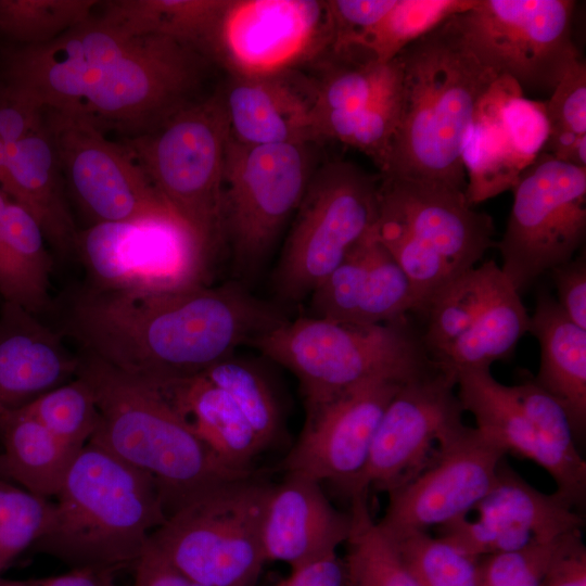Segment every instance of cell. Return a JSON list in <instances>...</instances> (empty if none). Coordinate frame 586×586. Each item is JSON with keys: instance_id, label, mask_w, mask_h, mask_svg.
Masks as SVG:
<instances>
[{"instance_id": "cell-1", "label": "cell", "mask_w": 586, "mask_h": 586, "mask_svg": "<svg viewBox=\"0 0 586 586\" xmlns=\"http://www.w3.org/2000/svg\"><path fill=\"white\" fill-rule=\"evenodd\" d=\"M283 319L232 283L162 294L85 283L69 295L58 331L79 353L162 387L204 372Z\"/></svg>"}, {"instance_id": "cell-2", "label": "cell", "mask_w": 586, "mask_h": 586, "mask_svg": "<svg viewBox=\"0 0 586 586\" xmlns=\"http://www.w3.org/2000/svg\"><path fill=\"white\" fill-rule=\"evenodd\" d=\"M397 59L399 119L380 176L466 191L462 141L480 99L498 76L470 51L451 17L406 47Z\"/></svg>"}, {"instance_id": "cell-3", "label": "cell", "mask_w": 586, "mask_h": 586, "mask_svg": "<svg viewBox=\"0 0 586 586\" xmlns=\"http://www.w3.org/2000/svg\"><path fill=\"white\" fill-rule=\"evenodd\" d=\"M30 549L69 570L135 566L167 515L154 479L89 441L69 466Z\"/></svg>"}, {"instance_id": "cell-4", "label": "cell", "mask_w": 586, "mask_h": 586, "mask_svg": "<svg viewBox=\"0 0 586 586\" xmlns=\"http://www.w3.org/2000/svg\"><path fill=\"white\" fill-rule=\"evenodd\" d=\"M78 356L76 377L99 411L90 441L149 473L166 515L224 483L253 475L227 468L157 388L95 357Z\"/></svg>"}, {"instance_id": "cell-5", "label": "cell", "mask_w": 586, "mask_h": 586, "mask_svg": "<svg viewBox=\"0 0 586 586\" xmlns=\"http://www.w3.org/2000/svg\"><path fill=\"white\" fill-rule=\"evenodd\" d=\"M372 231L408 277L418 314L496 246L492 217L475 211L464 191L397 177L380 176Z\"/></svg>"}, {"instance_id": "cell-6", "label": "cell", "mask_w": 586, "mask_h": 586, "mask_svg": "<svg viewBox=\"0 0 586 586\" xmlns=\"http://www.w3.org/2000/svg\"><path fill=\"white\" fill-rule=\"evenodd\" d=\"M251 345L297 378L305 408L371 379L407 381L434 368L406 318L380 324L283 319Z\"/></svg>"}, {"instance_id": "cell-7", "label": "cell", "mask_w": 586, "mask_h": 586, "mask_svg": "<svg viewBox=\"0 0 586 586\" xmlns=\"http://www.w3.org/2000/svg\"><path fill=\"white\" fill-rule=\"evenodd\" d=\"M228 139L217 91L184 106L153 131L120 141L213 259L224 246L221 209Z\"/></svg>"}, {"instance_id": "cell-8", "label": "cell", "mask_w": 586, "mask_h": 586, "mask_svg": "<svg viewBox=\"0 0 586 586\" xmlns=\"http://www.w3.org/2000/svg\"><path fill=\"white\" fill-rule=\"evenodd\" d=\"M269 486L253 475L224 483L167 515L150 542L203 586H254L267 562L260 527Z\"/></svg>"}, {"instance_id": "cell-9", "label": "cell", "mask_w": 586, "mask_h": 586, "mask_svg": "<svg viewBox=\"0 0 586 586\" xmlns=\"http://www.w3.org/2000/svg\"><path fill=\"white\" fill-rule=\"evenodd\" d=\"M379 182L380 176L347 161L314 170L273 275L283 302L309 296L372 229Z\"/></svg>"}, {"instance_id": "cell-10", "label": "cell", "mask_w": 586, "mask_h": 586, "mask_svg": "<svg viewBox=\"0 0 586 586\" xmlns=\"http://www.w3.org/2000/svg\"><path fill=\"white\" fill-rule=\"evenodd\" d=\"M207 60L193 47L170 38L135 37L67 111L122 139L145 135L195 101Z\"/></svg>"}, {"instance_id": "cell-11", "label": "cell", "mask_w": 586, "mask_h": 586, "mask_svg": "<svg viewBox=\"0 0 586 586\" xmlns=\"http://www.w3.org/2000/svg\"><path fill=\"white\" fill-rule=\"evenodd\" d=\"M87 284L141 293H171L207 285L213 258L174 211L79 230L76 255Z\"/></svg>"}, {"instance_id": "cell-12", "label": "cell", "mask_w": 586, "mask_h": 586, "mask_svg": "<svg viewBox=\"0 0 586 586\" xmlns=\"http://www.w3.org/2000/svg\"><path fill=\"white\" fill-rule=\"evenodd\" d=\"M420 314L422 347L438 370L456 379L511 355L528 332L521 293L493 259L464 271L428 301Z\"/></svg>"}, {"instance_id": "cell-13", "label": "cell", "mask_w": 586, "mask_h": 586, "mask_svg": "<svg viewBox=\"0 0 586 586\" xmlns=\"http://www.w3.org/2000/svg\"><path fill=\"white\" fill-rule=\"evenodd\" d=\"M575 1L476 0L451 17L474 56L524 89L552 92L581 58L572 38Z\"/></svg>"}, {"instance_id": "cell-14", "label": "cell", "mask_w": 586, "mask_h": 586, "mask_svg": "<svg viewBox=\"0 0 586 586\" xmlns=\"http://www.w3.org/2000/svg\"><path fill=\"white\" fill-rule=\"evenodd\" d=\"M309 144L249 146L228 139L222 238L239 271L260 265L296 212L314 173Z\"/></svg>"}, {"instance_id": "cell-15", "label": "cell", "mask_w": 586, "mask_h": 586, "mask_svg": "<svg viewBox=\"0 0 586 586\" xmlns=\"http://www.w3.org/2000/svg\"><path fill=\"white\" fill-rule=\"evenodd\" d=\"M505 233L496 242L504 273L521 293L573 258L586 233V168L542 152L512 189Z\"/></svg>"}, {"instance_id": "cell-16", "label": "cell", "mask_w": 586, "mask_h": 586, "mask_svg": "<svg viewBox=\"0 0 586 586\" xmlns=\"http://www.w3.org/2000/svg\"><path fill=\"white\" fill-rule=\"evenodd\" d=\"M455 388L456 379L435 367L400 385L377 428L355 496L370 488L388 493L436 461L467 428Z\"/></svg>"}, {"instance_id": "cell-17", "label": "cell", "mask_w": 586, "mask_h": 586, "mask_svg": "<svg viewBox=\"0 0 586 586\" xmlns=\"http://www.w3.org/2000/svg\"><path fill=\"white\" fill-rule=\"evenodd\" d=\"M44 119L66 189L90 225L173 209L129 150L122 142L109 140L87 117L46 109Z\"/></svg>"}, {"instance_id": "cell-18", "label": "cell", "mask_w": 586, "mask_h": 586, "mask_svg": "<svg viewBox=\"0 0 586 586\" xmlns=\"http://www.w3.org/2000/svg\"><path fill=\"white\" fill-rule=\"evenodd\" d=\"M548 136L545 101L530 100L512 78L497 77L480 99L462 141L469 204L512 190Z\"/></svg>"}, {"instance_id": "cell-19", "label": "cell", "mask_w": 586, "mask_h": 586, "mask_svg": "<svg viewBox=\"0 0 586 586\" xmlns=\"http://www.w3.org/2000/svg\"><path fill=\"white\" fill-rule=\"evenodd\" d=\"M404 382L371 379L306 408L302 433L282 461L285 474L329 482L352 499L380 420Z\"/></svg>"}, {"instance_id": "cell-20", "label": "cell", "mask_w": 586, "mask_h": 586, "mask_svg": "<svg viewBox=\"0 0 586 586\" xmlns=\"http://www.w3.org/2000/svg\"><path fill=\"white\" fill-rule=\"evenodd\" d=\"M319 42L330 48L326 1L228 0L209 58L232 76H258L288 71Z\"/></svg>"}, {"instance_id": "cell-21", "label": "cell", "mask_w": 586, "mask_h": 586, "mask_svg": "<svg viewBox=\"0 0 586 586\" xmlns=\"http://www.w3.org/2000/svg\"><path fill=\"white\" fill-rule=\"evenodd\" d=\"M505 455L467 425L433 464L387 493L379 527L386 534L428 531L469 514L494 486Z\"/></svg>"}, {"instance_id": "cell-22", "label": "cell", "mask_w": 586, "mask_h": 586, "mask_svg": "<svg viewBox=\"0 0 586 586\" xmlns=\"http://www.w3.org/2000/svg\"><path fill=\"white\" fill-rule=\"evenodd\" d=\"M471 511L476 518L464 515L437 528L438 536L475 557L549 543L584 526L570 501L538 491L504 459L494 486Z\"/></svg>"}, {"instance_id": "cell-23", "label": "cell", "mask_w": 586, "mask_h": 586, "mask_svg": "<svg viewBox=\"0 0 586 586\" xmlns=\"http://www.w3.org/2000/svg\"><path fill=\"white\" fill-rule=\"evenodd\" d=\"M311 317L355 324H380L417 310L411 283L372 229L316 286Z\"/></svg>"}, {"instance_id": "cell-24", "label": "cell", "mask_w": 586, "mask_h": 586, "mask_svg": "<svg viewBox=\"0 0 586 586\" xmlns=\"http://www.w3.org/2000/svg\"><path fill=\"white\" fill-rule=\"evenodd\" d=\"M321 483L295 474L270 485L260 538L266 561H282L292 570L336 553L351 533V512L335 509Z\"/></svg>"}, {"instance_id": "cell-25", "label": "cell", "mask_w": 586, "mask_h": 586, "mask_svg": "<svg viewBox=\"0 0 586 586\" xmlns=\"http://www.w3.org/2000/svg\"><path fill=\"white\" fill-rule=\"evenodd\" d=\"M78 353L24 308H0V421L76 377Z\"/></svg>"}, {"instance_id": "cell-26", "label": "cell", "mask_w": 586, "mask_h": 586, "mask_svg": "<svg viewBox=\"0 0 586 586\" xmlns=\"http://www.w3.org/2000/svg\"><path fill=\"white\" fill-rule=\"evenodd\" d=\"M286 72L231 76L219 91L229 139L249 146L314 141L315 93Z\"/></svg>"}, {"instance_id": "cell-27", "label": "cell", "mask_w": 586, "mask_h": 586, "mask_svg": "<svg viewBox=\"0 0 586 586\" xmlns=\"http://www.w3.org/2000/svg\"><path fill=\"white\" fill-rule=\"evenodd\" d=\"M0 188L37 221L55 252L75 257L79 230L46 119L41 128L5 146Z\"/></svg>"}, {"instance_id": "cell-28", "label": "cell", "mask_w": 586, "mask_h": 586, "mask_svg": "<svg viewBox=\"0 0 586 586\" xmlns=\"http://www.w3.org/2000/svg\"><path fill=\"white\" fill-rule=\"evenodd\" d=\"M528 332L540 347L533 381L562 406L575 438L582 437L586 426V329L574 323L557 300L542 291Z\"/></svg>"}, {"instance_id": "cell-29", "label": "cell", "mask_w": 586, "mask_h": 586, "mask_svg": "<svg viewBox=\"0 0 586 586\" xmlns=\"http://www.w3.org/2000/svg\"><path fill=\"white\" fill-rule=\"evenodd\" d=\"M157 388L230 470L251 472L264 450L231 397L200 373Z\"/></svg>"}, {"instance_id": "cell-30", "label": "cell", "mask_w": 586, "mask_h": 586, "mask_svg": "<svg viewBox=\"0 0 586 586\" xmlns=\"http://www.w3.org/2000/svg\"><path fill=\"white\" fill-rule=\"evenodd\" d=\"M228 0L100 1L98 17L131 36L166 37L209 58L213 39Z\"/></svg>"}, {"instance_id": "cell-31", "label": "cell", "mask_w": 586, "mask_h": 586, "mask_svg": "<svg viewBox=\"0 0 586 586\" xmlns=\"http://www.w3.org/2000/svg\"><path fill=\"white\" fill-rule=\"evenodd\" d=\"M46 242L37 221L10 200L0 242V296L36 316L52 305L53 260Z\"/></svg>"}, {"instance_id": "cell-32", "label": "cell", "mask_w": 586, "mask_h": 586, "mask_svg": "<svg viewBox=\"0 0 586 586\" xmlns=\"http://www.w3.org/2000/svg\"><path fill=\"white\" fill-rule=\"evenodd\" d=\"M0 477L49 499L78 455L35 418L16 411L0 421Z\"/></svg>"}, {"instance_id": "cell-33", "label": "cell", "mask_w": 586, "mask_h": 586, "mask_svg": "<svg viewBox=\"0 0 586 586\" xmlns=\"http://www.w3.org/2000/svg\"><path fill=\"white\" fill-rule=\"evenodd\" d=\"M463 411L475 419V429L506 454L537 462L535 424L512 385L498 382L489 368L467 369L456 377Z\"/></svg>"}, {"instance_id": "cell-34", "label": "cell", "mask_w": 586, "mask_h": 586, "mask_svg": "<svg viewBox=\"0 0 586 586\" xmlns=\"http://www.w3.org/2000/svg\"><path fill=\"white\" fill-rule=\"evenodd\" d=\"M512 386L535 424L536 463L552 477L557 494L575 508L581 507L586 497V462L578 453L564 409L534 381Z\"/></svg>"}, {"instance_id": "cell-35", "label": "cell", "mask_w": 586, "mask_h": 586, "mask_svg": "<svg viewBox=\"0 0 586 586\" xmlns=\"http://www.w3.org/2000/svg\"><path fill=\"white\" fill-rule=\"evenodd\" d=\"M352 526L343 559L345 586H420L391 538L373 520L367 494L351 499Z\"/></svg>"}, {"instance_id": "cell-36", "label": "cell", "mask_w": 586, "mask_h": 586, "mask_svg": "<svg viewBox=\"0 0 586 586\" xmlns=\"http://www.w3.org/2000/svg\"><path fill=\"white\" fill-rule=\"evenodd\" d=\"M400 92L402 79L387 94L364 107L313 114V140H336L355 148L369 156L382 174L398 125Z\"/></svg>"}, {"instance_id": "cell-37", "label": "cell", "mask_w": 586, "mask_h": 586, "mask_svg": "<svg viewBox=\"0 0 586 586\" xmlns=\"http://www.w3.org/2000/svg\"><path fill=\"white\" fill-rule=\"evenodd\" d=\"M475 3L476 0H396L378 23L351 39L345 52L357 48L380 63H388L406 47Z\"/></svg>"}, {"instance_id": "cell-38", "label": "cell", "mask_w": 586, "mask_h": 586, "mask_svg": "<svg viewBox=\"0 0 586 586\" xmlns=\"http://www.w3.org/2000/svg\"><path fill=\"white\" fill-rule=\"evenodd\" d=\"M356 49L337 56L334 66L315 89L313 114L364 107L392 91L402 79L397 56L388 63L371 54L355 58Z\"/></svg>"}, {"instance_id": "cell-39", "label": "cell", "mask_w": 586, "mask_h": 586, "mask_svg": "<svg viewBox=\"0 0 586 586\" xmlns=\"http://www.w3.org/2000/svg\"><path fill=\"white\" fill-rule=\"evenodd\" d=\"M234 402L264 450L283 434L279 402L265 374L250 361L233 355L202 372Z\"/></svg>"}, {"instance_id": "cell-40", "label": "cell", "mask_w": 586, "mask_h": 586, "mask_svg": "<svg viewBox=\"0 0 586 586\" xmlns=\"http://www.w3.org/2000/svg\"><path fill=\"white\" fill-rule=\"evenodd\" d=\"M386 535L420 586H480L481 557L469 555L428 531Z\"/></svg>"}, {"instance_id": "cell-41", "label": "cell", "mask_w": 586, "mask_h": 586, "mask_svg": "<svg viewBox=\"0 0 586 586\" xmlns=\"http://www.w3.org/2000/svg\"><path fill=\"white\" fill-rule=\"evenodd\" d=\"M98 0H0V36L13 46H40L88 20Z\"/></svg>"}, {"instance_id": "cell-42", "label": "cell", "mask_w": 586, "mask_h": 586, "mask_svg": "<svg viewBox=\"0 0 586 586\" xmlns=\"http://www.w3.org/2000/svg\"><path fill=\"white\" fill-rule=\"evenodd\" d=\"M20 411L35 418L77 453L90 441L99 423L92 392L78 377L44 393Z\"/></svg>"}, {"instance_id": "cell-43", "label": "cell", "mask_w": 586, "mask_h": 586, "mask_svg": "<svg viewBox=\"0 0 586 586\" xmlns=\"http://www.w3.org/2000/svg\"><path fill=\"white\" fill-rule=\"evenodd\" d=\"M52 505L49 499L0 477V575L41 535Z\"/></svg>"}, {"instance_id": "cell-44", "label": "cell", "mask_w": 586, "mask_h": 586, "mask_svg": "<svg viewBox=\"0 0 586 586\" xmlns=\"http://www.w3.org/2000/svg\"><path fill=\"white\" fill-rule=\"evenodd\" d=\"M563 536L520 550L481 557L480 586H539Z\"/></svg>"}, {"instance_id": "cell-45", "label": "cell", "mask_w": 586, "mask_h": 586, "mask_svg": "<svg viewBox=\"0 0 586 586\" xmlns=\"http://www.w3.org/2000/svg\"><path fill=\"white\" fill-rule=\"evenodd\" d=\"M545 103L549 136H586V65L582 59L568 69Z\"/></svg>"}, {"instance_id": "cell-46", "label": "cell", "mask_w": 586, "mask_h": 586, "mask_svg": "<svg viewBox=\"0 0 586 586\" xmlns=\"http://www.w3.org/2000/svg\"><path fill=\"white\" fill-rule=\"evenodd\" d=\"M396 0H329L326 1L330 27V50L342 54L351 39L378 23Z\"/></svg>"}, {"instance_id": "cell-47", "label": "cell", "mask_w": 586, "mask_h": 586, "mask_svg": "<svg viewBox=\"0 0 586 586\" xmlns=\"http://www.w3.org/2000/svg\"><path fill=\"white\" fill-rule=\"evenodd\" d=\"M46 109L16 87L0 82V139L13 144L44 124Z\"/></svg>"}, {"instance_id": "cell-48", "label": "cell", "mask_w": 586, "mask_h": 586, "mask_svg": "<svg viewBox=\"0 0 586 586\" xmlns=\"http://www.w3.org/2000/svg\"><path fill=\"white\" fill-rule=\"evenodd\" d=\"M557 302L565 315L586 329V259L578 255L550 270Z\"/></svg>"}, {"instance_id": "cell-49", "label": "cell", "mask_w": 586, "mask_h": 586, "mask_svg": "<svg viewBox=\"0 0 586 586\" xmlns=\"http://www.w3.org/2000/svg\"><path fill=\"white\" fill-rule=\"evenodd\" d=\"M539 586H586V547L582 530L563 536Z\"/></svg>"}, {"instance_id": "cell-50", "label": "cell", "mask_w": 586, "mask_h": 586, "mask_svg": "<svg viewBox=\"0 0 586 586\" xmlns=\"http://www.w3.org/2000/svg\"><path fill=\"white\" fill-rule=\"evenodd\" d=\"M133 568L132 586H203L175 568L150 538Z\"/></svg>"}, {"instance_id": "cell-51", "label": "cell", "mask_w": 586, "mask_h": 586, "mask_svg": "<svg viewBox=\"0 0 586 586\" xmlns=\"http://www.w3.org/2000/svg\"><path fill=\"white\" fill-rule=\"evenodd\" d=\"M344 560L337 553L307 564L273 586H345Z\"/></svg>"}, {"instance_id": "cell-52", "label": "cell", "mask_w": 586, "mask_h": 586, "mask_svg": "<svg viewBox=\"0 0 586 586\" xmlns=\"http://www.w3.org/2000/svg\"><path fill=\"white\" fill-rule=\"evenodd\" d=\"M113 574L106 570L74 569L62 575L25 582V586H120Z\"/></svg>"}, {"instance_id": "cell-53", "label": "cell", "mask_w": 586, "mask_h": 586, "mask_svg": "<svg viewBox=\"0 0 586 586\" xmlns=\"http://www.w3.org/2000/svg\"><path fill=\"white\" fill-rule=\"evenodd\" d=\"M10 202V198L7 195V193L0 188V242L2 237V225H3V217L5 213V208Z\"/></svg>"}, {"instance_id": "cell-54", "label": "cell", "mask_w": 586, "mask_h": 586, "mask_svg": "<svg viewBox=\"0 0 586 586\" xmlns=\"http://www.w3.org/2000/svg\"><path fill=\"white\" fill-rule=\"evenodd\" d=\"M4 162H5V145L3 144L2 140L0 139V181L2 179Z\"/></svg>"}, {"instance_id": "cell-55", "label": "cell", "mask_w": 586, "mask_h": 586, "mask_svg": "<svg viewBox=\"0 0 586 586\" xmlns=\"http://www.w3.org/2000/svg\"><path fill=\"white\" fill-rule=\"evenodd\" d=\"M0 586H24V582H0Z\"/></svg>"}]
</instances>
